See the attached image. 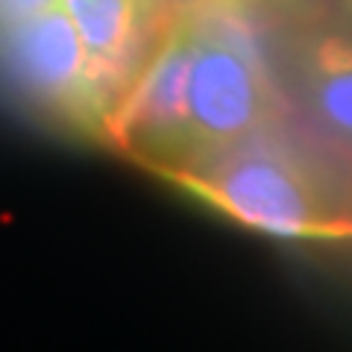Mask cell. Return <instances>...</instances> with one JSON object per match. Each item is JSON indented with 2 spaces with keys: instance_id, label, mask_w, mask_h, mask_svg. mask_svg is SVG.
Segmentation results:
<instances>
[{
  "instance_id": "cell-1",
  "label": "cell",
  "mask_w": 352,
  "mask_h": 352,
  "mask_svg": "<svg viewBox=\"0 0 352 352\" xmlns=\"http://www.w3.org/2000/svg\"><path fill=\"white\" fill-rule=\"evenodd\" d=\"M276 115L279 97L244 6L235 0H191L185 159L179 168L241 144L267 129Z\"/></svg>"
},
{
  "instance_id": "cell-2",
  "label": "cell",
  "mask_w": 352,
  "mask_h": 352,
  "mask_svg": "<svg viewBox=\"0 0 352 352\" xmlns=\"http://www.w3.org/2000/svg\"><path fill=\"white\" fill-rule=\"evenodd\" d=\"M267 129L162 179L264 235L340 238V220L326 212L311 176L294 153L267 138Z\"/></svg>"
},
{
  "instance_id": "cell-3",
  "label": "cell",
  "mask_w": 352,
  "mask_h": 352,
  "mask_svg": "<svg viewBox=\"0 0 352 352\" xmlns=\"http://www.w3.org/2000/svg\"><path fill=\"white\" fill-rule=\"evenodd\" d=\"M0 71L30 106L59 124L103 135L109 100L62 3L0 30Z\"/></svg>"
},
{
  "instance_id": "cell-4",
  "label": "cell",
  "mask_w": 352,
  "mask_h": 352,
  "mask_svg": "<svg viewBox=\"0 0 352 352\" xmlns=\"http://www.w3.org/2000/svg\"><path fill=\"white\" fill-rule=\"evenodd\" d=\"M91 59L109 109L144 59L159 27V0H59ZM109 115V112H106Z\"/></svg>"
},
{
  "instance_id": "cell-5",
  "label": "cell",
  "mask_w": 352,
  "mask_h": 352,
  "mask_svg": "<svg viewBox=\"0 0 352 352\" xmlns=\"http://www.w3.org/2000/svg\"><path fill=\"white\" fill-rule=\"evenodd\" d=\"M300 94L338 147L352 150V32L314 30L300 50Z\"/></svg>"
},
{
  "instance_id": "cell-6",
  "label": "cell",
  "mask_w": 352,
  "mask_h": 352,
  "mask_svg": "<svg viewBox=\"0 0 352 352\" xmlns=\"http://www.w3.org/2000/svg\"><path fill=\"white\" fill-rule=\"evenodd\" d=\"M59 0H0V30L9 24H18L36 12H44V9L56 6Z\"/></svg>"
},
{
  "instance_id": "cell-7",
  "label": "cell",
  "mask_w": 352,
  "mask_h": 352,
  "mask_svg": "<svg viewBox=\"0 0 352 352\" xmlns=\"http://www.w3.org/2000/svg\"><path fill=\"white\" fill-rule=\"evenodd\" d=\"M340 238H352V220H340Z\"/></svg>"
},
{
  "instance_id": "cell-8",
  "label": "cell",
  "mask_w": 352,
  "mask_h": 352,
  "mask_svg": "<svg viewBox=\"0 0 352 352\" xmlns=\"http://www.w3.org/2000/svg\"><path fill=\"white\" fill-rule=\"evenodd\" d=\"M235 3H241V6H250V3H270V0H235Z\"/></svg>"
},
{
  "instance_id": "cell-9",
  "label": "cell",
  "mask_w": 352,
  "mask_h": 352,
  "mask_svg": "<svg viewBox=\"0 0 352 352\" xmlns=\"http://www.w3.org/2000/svg\"><path fill=\"white\" fill-rule=\"evenodd\" d=\"M344 6H346V12H349V18H352V0H344Z\"/></svg>"
}]
</instances>
